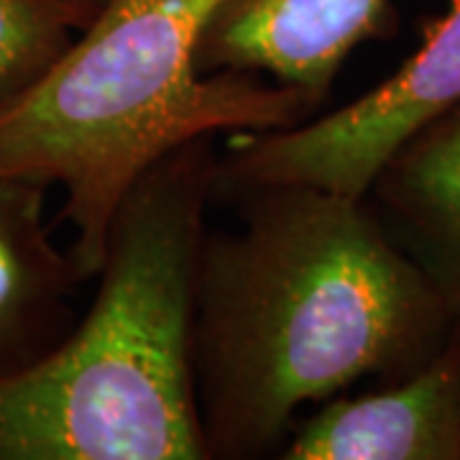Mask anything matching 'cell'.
Segmentation results:
<instances>
[{
    "mask_svg": "<svg viewBox=\"0 0 460 460\" xmlns=\"http://www.w3.org/2000/svg\"><path fill=\"white\" fill-rule=\"evenodd\" d=\"M202 241L192 381L208 460L279 456L302 410L428 363L453 323L368 198L314 184L223 190Z\"/></svg>",
    "mask_w": 460,
    "mask_h": 460,
    "instance_id": "6da1fadb",
    "label": "cell"
},
{
    "mask_svg": "<svg viewBox=\"0 0 460 460\" xmlns=\"http://www.w3.org/2000/svg\"><path fill=\"white\" fill-rule=\"evenodd\" d=\"M217 166L208 136L136 180L87 313L49 356L0 378V460H208L192 317Z\"/></svg>",
    "mask_w": 460,
    "mask_h": 460,
    "instance_id": "7a4b0ae2",
    "label": "cell"
},
{
    "mask_svg": "<svg viewBox=\"0 0 460 460\" xmlns=\"http://www.w3.org/2000/svg\"><path fill=\"white\" fill-rule=\"evenodd\" d=\"M220 0H102L41 77L0 100V177L62 187L69 253L87 281L115 210L174 148L279 131L320 108L248 72H202L198 39Z\"/></svg>",
    "mask_w": 460,
    "mask_h": 460,
    "instance_id": "3957f363",
    "label": "cell"
},
{
    "mask_svg": "<svg viewBox=\"0 0 460 460\" xmlns=\"http://www.w3.org/2000/svg\"><path fill=\"white\" fill-rule=\"evenodd\" d=\"M460 102V0L422 26V41L394 75L361 98L279 131L233 133L220 154L217 192L261 184H314L366 198L376 174Z\"/></svg>",
    "mask_w": 460,
    "mask_h": 460,
    "instance_id": "277c9868",
    "label": "cell"
},
{
    "mask_svg": "<svg viewBox=\"0 0 460 460\" xmlns=\"http://www.w3.org/2000/svg\"><path fill=\"white\" fill-rule=\"evenodd\" d=\"M392 23V0H220L199 33L198 66L261 75L323 108L345 59Z\"/></svg>",
    "mask_w": 460,
    "mask_h": 460,
    "instance_id": "5b68a950",
    "label": "cell"
},
{
    "mask_svg": "<svg viewBox=\"0 0 460 460\" xmlns=\"http://www.w3.org/2000/svg\"><path fill=\"white\" fill-rule=\"evenodd\" d=\"M284 460H460V325L420 368L299 414Z\"/></svg>",
    "mask_w": 460,
    "mask_h": 460,
    "instance_id": "8992f818",
    "label": "cell"
},
{
    "mask_svg": "<svg viewBox=\"0 0 460 460\" xmlns=\"http://www.w3.org/2000/svg\"><path fill=\"white\" fill-rule=\"evenodd\" d=\"M47 187L0 177V378L49 356L77 325L84 277L44 220Z\"/></svg>",
    "mask_w": 460,
    "mask_h": 460,
    "instance_id": "52a82bcc",
    "label": "cell"
},
{
    "mask_svg": "<svg viewBox=\"0 0 460 460\" xmlns=\"http://www.w3.org/2000/svg\"><path fill=\"white\" fill-rule=\"evenodd\" d=\"M366 198L460 325V102L396 151Z\"/></svg>",
    "mask_w": 460,
    "mask_h": 460,
    "instance_id": "ba28073f",
    "label": "cell"
},
{
    "mask_svg": "<svg viewBox=\"0 0 460 460\" xmlns=\"http://www.w3.org/2000/svg\"><path fill=\"white\" fill-rule=\"evenodd\" d=\"M95 13L84 0H0V100L41 77Z\"/></svg>",
    "mask_w": 460,
    "mask_h": 460,
    "instance_id": "9c48e42d",
    "label": "cell"
},
{
    "mask_svg": "<svg viewBox=\"0 0 460 460\" xmlns=\"http://www.w3.org/2000/svg\"><path fill=\"white\" fill-rule=\"evenodd\" d=\"M84 3H87V5H93V8H100V3H102V0H84Z\"/></svg>",
    "mask_w": 460,
    "mask_h": 460,
    "instance_id": "30bf717a",
    "label": "cell"
}]
</instances>
